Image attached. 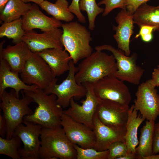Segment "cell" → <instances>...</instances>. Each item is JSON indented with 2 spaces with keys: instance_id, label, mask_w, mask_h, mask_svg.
Listing matches in <instances>:
<instances>
[{
  "instance_id": "1",
  "label": "cell",
  "mask_w": 159,
  "mask_h": 159,
  "mask_svg": "<svg viewBox=\"0 0 159 159\" xmlns=\"http://www.w3.org/2000/svg\"><path fill=\"white\" fill-rule=\"evenodd\" d=\"M23 92L31 97L33 102L38 105L32 114L24 117V121L39 124L44 127L53 128L61 126L63 108L58 104L56 95L47 94L44 90L39 88L34 91L23 90Z\"/></svg>"
},
{
  "instance_id": "2",
  "label": "cell",
  "mask_w": 159,
  "mask_h": 159,
  "mask_svg": "<svg viewBox=\"0 0 159 159\" xmlns=\"http://www.w3.org/2000/svg\"><path fill=\"white\" fill-rule=\"evenodd\" d=\"M77 69L75 78L80 85L92 83L104 77L114 75L117 69L113 55L100 50H96L83 59Z\"/></svg>"
},
{
  "instance_id": "3",
  "label": "cell",
  "mask_w": 159,
  "mask_h": 159,
  "mask_svg": "<svg viewBox=\"0 0 159 159\" xmlns=\"http://www.w3.org/2000/svg\"><path fill=\"white\" fill-rule=\"evenodd\" d=\"M40 137V158L77 159V153L74 144L61 126L53 128L43 127Z\"/></svg>"
},
{
  "instance_id": "4",
  "label": "cell",
  "mask_w": 159,
  "mask_h": 159,
  "mask_svg": "<svg viewBox=\"0 0 159 159\" xmlns=\"http://www.w3.org/2000/svg\"><path fill=\"white\" fill-rule=\"evenodd\" d=\"M62 42L64 50L69 54L75 64L92 53L90 45L92 38L90 32L77 21L62 24Z\"/></svg>"
},
{
  "instance_id": "5",
  "label": "cell",
  "mask_w": 159,
  "mask_h": 159,
  "mask_svg": "<svg viewBox=\"0 0 159 159\" xmlns=\"http://www.w3.org/2000/svg\"><path fill=\"white\" fill-rule=\"evenodd\" d=\"M22 94V97L20 99L12 89L9 92L4 90L0 96V107L6 124L8 139L11 138L16 127L23 123L24 117L34 113L29 107L30 104L33 102L32 98L23 92Z\"/></svg>"
},
{
  "instance_id": "6",
  "label": "cell",
  "mask_w": 159,
  "mask_h": 159,
  "mask_svg": "<svg viewBox=\"0 0 159 159\" xmlns=\"http://www.w3.org/2000/svg\"><path fill=\"white\" fill-rule=\"evenodd\" d=\"M72 60L69 62V69L66 78L60 84L57 83V79L55 77L50 85L44 90L47 94H54L57 97V101L63 109L70 105L71 99H79L85 96L87 90L83 85L78 84L75 74L77 67Z\"/></svg>"
},
{
  "instance_id": "7",
  "label": "cell",
  "mask_w": 159,
  "mask_h": 159,
  "mask_svg": "<svg viewBox=\"0 0 159 159\" xmlns=\"http://www.w3.org/2000/svg\"><path fill=\"white\" fill-rule=\"evenodd\" d=\"M95 49L96 50H106L111 52L116 62L117 69L114 75L116 77L133 85L139 84L144 70L137 64L136 53L127 56L122 50L107 44L96 46Z\"/></svg>"
},
{
  "instance_id": "8",
  "label": "cell",
  "mask_w": 159,
  "mask_h": 159,
  "mask_svg": "<svg viewBox=\"0 0 159 159\" xmlns=\"http://www.w3.org/2000/svg\"><path fill=\"white\" fill-rule=\"evenodd\" d=\"M21 80L28 85L44 90L55 77L49 65L37 53L32 52L20 73Z\"/></svg>"
},
{
  "instance_id": "9",
  "label": "cell",
  "mask_w": 159,
  "mask_h": 159,
  "mask_svg": "<svg viewBox=\"0 0 159 159\" xmlns=\"http://www.w3.org/2000/svg\"><path fill=\"white\" fill-rule=\"evenodd\" d=\"M91 84L95 94L100 100L129 105L132 99L127 86L114 75L104 77Z\"/></svg>"
},
{
  "instance_id": "10",
  "label": "cell",
  "mask_w": 159,
  "mask_h": 159,
  "mask_svg": "<svg viewBox=\"0 0 159 159\" xmlns=\"http://www.w3.org/2000/svg\"><path fill=\"white\" fill-rule=\"evenodd\" d=\"M17 126L12 136H18L24 144L23 148L18 149L21 159L40 158V141L39 140L43 127L39 124L24 121L23 123Z\"/></svg>"
},
{
  "instance_id": "11",
  "label": "cell",
  "mask_w": 159,
  "mask_h": 159,
  "mask_svg": "<svg viewBox=\"0 0 159 159\" xmlns=\"http://www.w3.org/2000/svg\"><path fill=\"white\" fill-rule=\"evenodd\" d=\"M135 95V109L147 120L155 121L159 116V95L150 79L139 85Z\"/></svg>"
},
{
  "instance_id": "12",
  "label": "cell",
  "mask_w": 159,
  "mask_h": 159,
  "mask_svg": "<svg viewBox=\"0 0 159 159\" xmlns=\"http://www.w3.org/2000/svg\"><path fill=\"white\" fill-rule=\"evenodd\" d=\"M86 88V98L82 101V105L75 102L73 98L70 101V107L63 110V113L73 120L93 129V120L97 106L101 100L95 94L91 83H85L83 84Z\"/></svg>"
},
{
  "instance_id": "13",
  "label": "cell",
  "mask_w": 159,
  "mask_h": 159,
  "mask_svg": "<svg viewBox=\"0 0 159 159\" xmlns=\"http://www.w3.org/2000/svg\"><path fill=\"white\" fill-rule=\"evenodd\" d=\"M129 105L108 100H101L95 113L105 125L112 127H125L128 117Z\"/></svg>"
},
{
  "instance_id": "14",
  "label": "cell",
  "mask_w": 159,
  "mask_h": 159,
  "mask_svg": "<svg viewBox=\"0 0 159 159\" xmlns=\"http://www.w3.org/2000/svg\"><path fill=\"white\" fill-rule=\"evenodd\" d=\"M61 125L67 137L73 144L84 148H94L95 137L93 130L73 120L63 113Z\"/></svg>"
},
{
  "instance_id": "15",
  "label": "cell",
  "mask_w": 159,
  "mask_h": 159,
  "mask_svg": "<svg viewBox=\"0 0 159 159\" xmlns=\"http://www.w3.org/2000/svg\"><path fill=\"white\" fill-rule=\"evenodd\" d=\"M63 30L56 28L37 33L34 30L25 32L22 38L32 52L38 53L47 49L58 48L63 49L62 42Z\"/></svg>"
},
{
  "instance_id": "16",
  "label": "cell",
  "mask_w": 159,
  "mask_h": 159,
  "mask_svg": "<svg viewBox=\"0 0 159 159\" xmlns=\"http://www.w3.org/2000/svg\"><path fill=\"white\" fill-rule=\"evenodd\" d=\"M93 123V130L95 137L94 148L97 150H107L113 143L119 141H125V127H117L107 126L100 120L95 113Z\"/></svg>"
},
{
  "instance_id": "17",
  "label": "cell",
  "mask_w": 159,
  "mask_h": 159,
  "mask_svg": "<svg viewBox=\"0 0 159 159\" xmlns=\"http://www.w3.org/2000/svg\"><path fill=\"white\" fill-rule=\"evenodd\" d=\"M133 14L126 9H122L115 19L118 25H113V29L115 31L113 37L116 42L118 49L124 52L127 56H130V39L134 33Z\"/></svg>"
},
{
  "instance_id": "18",
  "label": "cell",
  "mask_w": 159,
  "mask_h": 159,
  "mask_svg": "<svg viewBox=\"0 0 159 159\" xmlns=\"http://www.w3.org/2000/svg\"><path fill=\"white\" fill-rule=\"evenodd\" d=\"M22 28L25 32L38 29L44 32L61 27L62 23L53 17H49L44 14L35 4L23 16Z\"/></svg>"
},
{
  "instance_id": "19",
  "label": "cell",
  "mask_w": 159,
  "mask_h": 159,
  "mask_svg": "<svg viewBox=\"0 0 159 159\" xmlns=\"http://www.w3.org/2000/svg\"><path fill=\"white\" fill-rule=\"evenodd\" d=\"M5 42L3 40L0 43V53L11 70L17 73H20L32 52L23 41L13 46L8 45L4 49Z\"/></svg>"
},
{
  "instance_id": "20",
  "label": "cell",
  "mask_w": 159,
  "mask_h": 159,
  "mask_svg": "<svg viewBox=\"0 0 159 159\" xmlns=\"http://www.w3.org/2000/svg\"><path fill=\"white\" fill-rule=\"evenodd\" d=\"M7 87L15 91L17 97L21 90L34 91L38 87L35 85H28L19 77V74L12 71L7 62L0 53V96Z\"/></svg>"
},
{
  "instance_id": "21",
  "label": "cell",
  "mask_w": 159,
  "mask_h": 159,
  "mask_svg": "<svg viewBox=\"0 0 159 159\" xmlns=\"http://www.w3.org/2000/svg\"><path fill=\"white\" fill-rule=\"evenodd\" d=\"M37 53L49 65L55 77L69 71V62L72 59L69 53L64 49L51 48Z\"/></svg>"
},
{
  "instance_id": "22",
  "label": "cell",
  "mask_w": 159,
  "mask_h": 159,
  "mask_svg": "<svg viewBox=\"0 0 159 159\" xmlns=\"http://www.w3.org/2000/svg\"><path fill=\"white\" fill-rule=\"evenodd\" d=\"M138 112L135 109L134 104L128 110L125 136L127 153H136V148L139 143L137 137L138 130L141 124L145 120L139 112L138 114Z\"/></svg>"
},
{
  "instance_id": "23",
  "label": "cell",
  "mask_w": 159,
  "mask_h": 159,
  "mask_svg": "<svg viewBox=\"0 0 159 159\" xmlns=\"http://www.w3.org/2000/svg\"><path fill=\"white\" fill-rule=\"evenodd\" d=\"M133 17L134 24L139 28L143 25L153 26L159 33V4L154 6L144 3L136 10Z\"/></svg>"
},
{
  "instance_id": "24",
  "label": "cell",
  "mask_w": 159,
  "mask_h": 159,
  "mask_svg": "<svg viewBox=\"0 0 159 159\" xmlns=\"http://www.w3.org/2000/svg\"><path fill=\"white\" fill-rule=\"evenodd\" d=\"M155 121L147 120L140 130L138 145L135 149L137 159L153 155V129Z\"/></svg>"
},
{
  "instance_id": "25",
  "label": "cell",
  "mask_w": 159,
  "mask_h": 159,
  "mask_svg": "<svg viewBox=\"0 0 159 159\" xmlns=\"http://www.w3.org/2000/svg\"><path fill=\"white\" fill-rule=\"evenodd\" d=\"M39 6L58 20L69 22L74 19L73 14L69 9V3L67 0H57L54 3L45 0Z\"/></svg>"
},
{
  "instance_id": "26",
  "label": "cell",
  "mask_w": 159,
  "mask_h": 159,
  "mask_svg": "<svg viewBox=\"0 0 159 159\" xmlns=\"http://www.w3.org/2000/svg\"><path fill=\"white\" fill-rule=\"evenodd\" d=\"M32 6L31 4L25 3L21 0H10L0 12V20L5 22L20 19Z\"/></svg>"
},
{
  "instance_id": "27",
  "label": "cell",
  "mask_w": 159,
  "mask_h": 159,
  "mask_svg": "<svg viewBox=\"0 0 159 159\" xmlns=\"http://www.w3.org/2000/svg\"><path fill=\"white\" fill-rule=\"evenodd\" d=\"M22 18L4 22L0 27V38L6 37L11 39L15 44L22 41L25 32L22 28Z\"/></svg>"
},
{
  "instance_id": "28",
  "label": "cell",
  "mask_w": 159,
  "mask_h": 159,
  "mask_svg": "<svg viewBox=\"0 0 159 159\" xmlns=\"http://www.w3.org/2000/svg\"><path fill=\"white\" fill-rule=\"evenodd\" d=\"M21 140L18 136H12L8 139L0 137V154L8 156L13 159H21L19 152Z\"/></svg>"
},
{
  "instance_id": "29",
  "label": "cell",
  "mask_w": 159,
  "mask_h": 159,
  "mask_svg": "<svg viewBox=\"0 0 159 159\" xmlns=\"http://www.w3.org/2000/svg\"><path fill=\"white\" fill-rule=\"evenodd\" d=\"M79 7L80 10L85 11L87 14L88 28L93 30L95 27V22L97 16L104 12V9L100 7L96 0H80Z\"/></svg>"
},
{
  "instance_id": "30",
  "label": "cell",
  "mask_w": 159,
  "mask_h": 159,
  "mask_svg": "<svg viewBox=\"0 0 159 159\" xmlns=\"http://www.w3.org/2000/svg\"><path fill=\"white\" fill-rule=\"evenodd\" d=\"M77 153V159H108L109 150L98 151L94 148H82L73 144Z\"/></svg>"
},
{
  "instance_id": "31",
  "label": "cell",
  "mask_w": 159,
  "mask_h": 159,
  "mask_svg": "<svg viewBox=\"0 0 159 159\" xmlns=\"http://www.w3.org/2000/svg\"><path fill=\"white\" fill-rule=\"evenodd\" d=\"M109 151L108 159H118L127 153L125 141H119L112 143L108 149Z\"/></svg>"
},
{
  "instance_id": "32",
  "label": "cell",
  "mask_w": 159,
  "mask_h": 159,
  "mask_svg": "<svg viewBox=\"0 0 159 159\" xmlns=\"http://www.w3.org/2000/svg\"><path fill=\"white\" fill-rule=\"evenodd\" d=\"M99 6L102 4L105 6L102 16H106L114 9L120 8L122 9H126L125 0H102L97 4Z\"/></svg>"
},
{
  "instance_id": "33",
  "label": "cell",
  "mask_w": 159,
  "mask_h": 159,
  "mask_svg": "<svg viewBox=\"0 0 159 159\" xmlns=\"http://www.w3.org/2000/svg\"><path fill=\"white\" fill-rule=\"evenodd\" d=\"M138 33L136 35L135 38L140 37L142 41L145 42H149L153 39V32L155 31V28L148 25H143L140 28Z\"/></svg>"
},
{
  "instance_id": "34",
  "label": "cell",
  "mask_w": 159,
  "mask_h": 159,
  "mask_svg": "<svg viewBox=\"0 0 159 159\" xmlns=\"http://www.w3.org/2000/svg\"><path fill=\"white\" fill-rule=\"evenodd\" d=\"M80 0H72L69 5V9L72 13L75 14L78 20L81 23H85L86 22V17L81 11L79 7Z\"/></svg>"
},
{
  "instance_id": "35",
  "label": "cell",
  "mask_w": 159,
  "mask_h": 159,
  "mask_svg": "<svg viewBox=\"0 0 159 159\" xmlns=\"http://www.w3.org/2000/svg\"><path fill=\"white\" fill-rule=\"evenodd\" d=\"M149 0H125L126 10L133 14L142 4L146 3Z\"/></svg>"
},
{
  "instance_id": "36",
  "label": "cell",
  "mask_w": 159,
  "mask_h": 159,
  "mask_svg": "<svg viewBox=\"0 0 159 159\" xmlns=\"http://www.w3.org/2000/svg\"><path fill=\"white\" fill-rule=\"evenodd\" d=\"M159 153V122L155 123L154 127L153 154L156 155Z\"/></svg>"
},
{
  "instance_id": "37",
  "label": "cell",
  "mask_w": 159,
  "mask_h": 159,
  "mask_svg": "<svg viewBox=\"0 0 159 159\" xmlns=\"http://www.w3.org/2000/svg\"><path fill=\"white\" fill-rule=\"evenodd\" d=\"M7 126L4 117L1 115L0 112V135L4 138L6 135L7 132Z\"/></svg>"
},
{
  "instance_id": "38",
  "label": "cell",
  "mask_w": 159,
  "mask_h": 159,
  "mask_svg": "<svg viewBox=\"0 0 159 159\" xmlns=\"http://www.w3.org/2000/svg\"><path fill=\"white\" fill-rule=\"evenodd\" d=\"M150 80L152 83L155 87L159 86V68L157 67L154 69Z\"/></svg>"
},
{
  "instance_id": "39",
  "label": "cell",
  "mask_w": 159,
  "mask_h": 159,
  "mask_svg": "<svg viewBox=\"0 0 159 159\" xmlns=\"http://www.w3.org/2000/svg\"><path fill=\"white\" fill-rule=\"evenodd\" d=\"M137 155L136 153H127L125 155L120 157L118 159H137Z\"/></svg>"
},
{
  "instance_id": "40",
  "label": "cell",
  "mask_w": 159,
  "mask_h": 159,
  "mask_svg": "<svg viewBox=\"0 0 159 159\" xmlns=\"http://www.w3.org/2000/svg\"><path fill=\"white\" fill-rule=\"evenodd\" d=\"M10 0H0V12L2 11L5 6Z\"/></svg>"
},
{
  "instance_id": "41",
  "label": "cell",
  "mask_w": 159,
  "mask_h": 159,
  "mask_svg": "<svg viewBox=\"0 0 159 159\" xmlns=\"http://www.w3.org/2000/svg\"><path fill=\"white\" fill-rule=\"evenodd\" d=\"M23 2L27 3L30 2H32L39 5L41 4L44 0H21Z\"/></svg>"
},
{
  "instance_id": "42",
  "label": "cell",
  "mask_w": 159,
  "mask_h": 159,
  "mask_svg": "<svg viewBox=\"0 0 159 159\" xmlns=\"http://www.w3.org/2000/svg\"><path fill=\"white\" fill-rule=\"evenodd\" d=\"M143 159H159V154L157 155L153 154L149 156L144 158Z\"/></svg>"
},
{
  "instance_id": "43",
  "label": "cell",
  "mask_w": 159,
  "mask_h": 159,
  "mask_svg": "<svg viewBox=\"0 0 159 159\" xmlns=\"http://www.w3.org/2000/svg\"><path fill=\"white\" fill-rule=\"evenodd\" d=\"M157 67L159 68V64L158 65H157Z\"/></svg>"
},
{
  "instance_id": "44",
  "label": "cell",
  "mask_w": 159,
  "mask_h": 159,
  "mask_svg": "<svg viewBox=\"0 0 159 159\" xmlns=\"http://www.w3.org/2000/svg\"><path fill=\"white\" fill-rule=\"evenodd\" d=\"M56 0L57 1V0Z\"/></svg>"
},
{
  "instance_id": "45",
  "label": "cell",
  "mask_w": 159,
  "mask_h": 159,
  "mask_svg": "<svg viewBox=\"0 0 159 159\" xmlns=\"http://www.w3.org/2000/svg\"></svg>"
}]
</instances>
